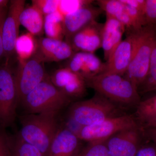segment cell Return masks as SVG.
Returning <instances> with one entry per match:
<instances>
[{
  "instance_id": "ac0fdd59",
  "label": "cell",
  "mask_w": 156,
  "mask_h": 156,
  "mask_svg": "<svg viewBox=\"0 0 156 156\" xmlns=\"http://www.w3.org/2000/svg\"><path fill=\"white\" fill-rule=\"evenodd\" d=\"M126 30V27L122 23L115 18L106 15V20L102 29L101 44L105 61L108 60L122 41V38Z\"/></svg>"
},
{
  "instance_id": "cb8c5ba5",
  "label": "cell",
  "mask_w": 156,
  "mask_h": 156,
  "mask_svg": "<svg viewBox=\"0 0 156 156\" xmlns=\"http://www.w3.org/2000/svg\"><path fill=\"white\" fill-rule=\"evenodd\" d=\"M139 89L143 93L156 90V40L151 56L147 76L138 90Z\"/></svg>"
},
{
  "instance_id": "d6a6232c",
  "label": "cell",
  "mask_w": 156,
  "mask_h": 156,
  "mask_svg": "<svg viewBox=\"0 0 156 156\" xmlns=\"http://www.w3.org/2000/svg\"><path fill=\"white\" fill-rule=\"evenodd\" d=\"M146 0H121L125 5L135 8L144 14Z\"/></svg>"
},
{
  "instance_id": "6da1fadb",
  "label": "cell",
  "mask_w": 156,
  "mask_h": 156,
  "mask_svg": "<svg viewBox=\"0 0 156 156\" xmlns=\"http://www.w3.org/2000/svg\"><path fill=\"white\" fill-rule=\"evenodd\" d=\"M59 112H45L21 116V128L17 136L48 156L50 144L61 127L58 123Z\"/></svg>"
},
{
  "instance_id": "30bf717a",
  "label": "cell",
  "mask_w": 156,
  "mask_h": 156,
  "mask_svg": "<svg viewBox=\"0 0 156 156\" xmlns=\"http://www.w3.org/2000/svg\"><path fill=\"white\" fill-rule=\"evenodd\" d=\"M24 0H11L3 26L4 57L9 59L15 53V46L19 37L20 16L25 8Z\"/></svg>"
},
{
  "instance_id": "e0dca14e",
  "label": "cell",
  "mask_w": 156,
  "mask_h": 156,
  "mask_svg": "<svg viewBox=\"0 0 156 156\" xmlns=\"http://www.w3.org/2000/svg\"><path fill=\"white\" fill-rule=\"evenodd\" d=\"M80 141L75 134L60 127L50 144L48 156H75L81 149Z\"/></svg>"
},
{
  "instance_id": "4dcf8cb0",
  "label": "cell",
  "mask_w": 156,
  "mask_h": 156,
  "mask_svg": "<svg viewBox=\"0 0 156 156\" xmlns=\"http://www.w3.org/2000/svg\"><path fill=\"white\" fill-rule=\"evenodd\" d=\"M134 156H156V144L151 143L141 146Z\"/></svg>"
},
{
  "instance_id": "f1b7e54d",
  "label": "cell",
  "mask_w": 156,
  "mask_h": 156,
  "mask_svg": "<svg viewBox=\"0 0 156 156\" xmlns=\"http://www.w3.org/2000/svg\"><path fill=\"white\" fill-rule=\"evenodd\" d=\"M144 18V26L156 25V0H146Z\"/></svg>"
},
{
  "instance_id": "83f0119b",
  "label": "cell",
  "mask_w": 156,
  "mask_h": 156,
  "mask_svg": "<svg viewBox=\"0 0 156 156\" xmlns=\"http://www.w3.org/2000/svg\"><path fill=\"white\" fill-rule=\"evenodd\" d=\"M32 3L45 17L58 11L59 0H32Z\"/></svg>"
},
{
  "instance_id": "d6986e66",
  "label": "cell",
  "mask_w": 156,
  "mask_h": 156,
  "mask_svg": "<svg viewBox=\"0 0 156 156\" xmlns=\"http://www.w3.org/2000/svg\"><path fill=\"white\" fill-rule=\"evenodd\" d=\"M20 24L34 36L44 33V17L33 5L23 10L20 16Z\"/></svg>"
},
{
  "instance_id": "484cf974",
  "label": "cell",
  "mask_w": 156,
  "mask_h": 156,
  "mask_svg": "<svg viewBox=\"0 0 156 156\" xmlns=\"http://www.w3.org/2000/svg\"><path fill=\"white\" fill-rule=\"evenodd\" d=\"M75 156H110L105 141L89 142Z\"/></svg>"
},
{
  "instance_id": "ba28073f",
  "label": "cell",
  "mask_w": 156,
  "mask_h": 156,
  "mask_svg": "<svg viewBox=\"0 0 156 156\" xmlns=\"http://www.w3.org/2000/svg\"><path fill=\"white\" fill-rule=\"evenodd\" d=\"M19 104L14 73L7 63L0 66V125L5 128L13 124Z\"/></svg>"
},
{
  "instance_id": "9c48e42d",
  "label": "cell",
  "mask_w": 156,
  "mask_h": 156,
  "mask_svg": "<svg viewBox=\"0 0 156 156\" xmlns=\"http://www.w3.org/2000/svg\"><path fill=\"white\" fill-rule=\"evenodd\" d=\"M143 134L140 126L126 129L105 141L110 156H134L141 146Z\"/></svg>"
},
{
  "instance_id": "8992f818",
  "label": "cell",
  "mask_w": 156,
  "mask_h": 156,
  "mask_svg": "<svg viewBox=\"0 0 156 156\" xmlns=\"http://www.w3.org/2000/svg\"><path fill=\"white\" fill-rule=\"evenodd\" d=\"M138 124L133 115H121L83 126L76 136L81 140L88 143L105 141L118 132L139 126Z\"/></svg>"
},
{
  "instance_id": "277c9868",
  "label": "cell",
  "mask_w": 156,
  "mask_h": 156,
  "mask_svg": "<svg viewBox=\"0 0 156 156\" xmlns=\"http://www.w3.org/2000/svg\"><path fill=\"white\" fill-rule=\"evenodd\" d=\"M121 110L117 104L97 93L88 100L72 104L69 109L67 118L83 127L121 115L119 114Z\"/></svg>"
},
{
  "instance_id": "8fae6325",
  "label": "cell",
  "mask_w": 156,
  "mask_h": 156,
  "mask_svg": "<svg viewBox=\"0 0 156 156\" xmlns=\"http://www.w3.org/2000/svg\"><path fill=\"white\" fill-rule=\"evenodd\" d=\"M50 77L53 85L71 100L83 97L87 93L85 80L67 67L56 70Z\"/></svg>"
},
{
  "instance_id": "7a4b0ae2",
  "label": "cell",
  "mask_w": 156,
  "mask_h": 156,
  "mask_svg": "<svg viewBox=\"0 0 156 156\" xmlns=\"http://www.w3.org/2000/svg\"><path fill=\"white\" fill-rule=\"evenodd\" d=\"M86 82L87 87L116 104L136 106L140 101L138 89L124 76L102 73Z\"/></svg>"
},
{
  "instance_id": "d4e9b609",
  "label": "cell",
  "mask_w": 156,
  "mask_h": 156,
  "mask_svg": "<svg viewBox=\"0 0 156 156\" xmlns=\"http://www.w3.org/2000/svg\"><path fill=\"white\" fill-rule=\"evenodd\" d=\"M12 154L13 156H45L37 147L17 135L12 139Z\"/></svg>"
},
{
  "instance_id": "836d02e7",
  "label": "cell",
  "mask_w": 156,
  "mask_h": 156,
  "mask_svg": "<svg viewBox=\"0 0 156 156\" xmlns=\"http://www.w3.org/2000/svg\"><path fill=\"white\" fill-rule=\"evenodd\" d=\"M142 130L144 137L149 141L156 144V128H143Z\"/></svg>"
},
{
  "instance_id": "9a60e30c",
  "label": "cell",
  "mask_w": 156,
  "mask_h": 156,
  "mask_svg": "<svg viewBox=\"0 0 156 156\" xmlns=\"http://www.w3.org/2000/svg\"><path fill=\"white\" fill-rule=\"evenodd\" d=\"M66 67L86 81L103 73L105 64L94 53L78 52L69 59Z\"/></svg>"
},
{
  "instance_id": "44dd1931",
  "label": "cell",
  "mask_w": 156,
  "mask_h": 156,
  "mask_svg": "<svg viewBox=\"0 0 156 156\" xmlns=\"http://www.w3.org/2000/svg\"><path fill=\"white\" fill-rule=\"evenodd\" d=\"M36 41L34 36L30 33L23 34L17 39L15 46V53L19 60H24L31 58L36 50Z\"/></svg>"
},
{
  "instance_id": "5bb4252c",
  "label": "cell",
  "mask_w": 156,
  "mask_h": 156,
  "mask_svg": "<svg viewBox=\"0 0 156 156\" xmlns=\"http://www.w3.org/2000/svg\"><path fill=\"white\" fill-rule=\"evenodd\" d=\"M34 54L43 62H59L69 59L74 54L71 46L63 40L41 37L36 41Z\"/></svg>"
},
{
  "instance_id": "4fadbf2b",
  "label": "cell",
  "mask_w": 156,
  "mask_h": 156,
  "mask_svg": "<svg viewBox=\"0 0 156 156\" xmlns=\"http://www.w3.org/2000/svg\"><path fill=\"white\" fill-rule=\"evenodd\" d=\"M103 24L95 21L75 34L68 42L75 53H94L101 48Z\"/></svg>"
},
{
  "instance_id": "52a82bcc",
  "label": "cell",
  "mask_w": 156,
  "mask_h": 156,
  "mask_svg": "<svg viewBox=\"0 0 156 156\" xmlns=\"http://www.w3.org/2000/svg\"><path fill=\"white\" fill-rule=\"evenodd\" d=\"M44 62L35 54L26 60H19L14 76L19 104L29 93L49 77Z\"/></svg>"
},
{
  "instance_id": "1f68e13d",
  "label": "cell",
  "mask_w": 156,
  "mask_h": 156,
  "mask_svg": "<svg viewBox=\"0 0 156 156\" xmlns=\"http://www.w3.org/2000/svg\"><path fill=\"white\" fill-rule=\"evenodd\" d=\"M8 7L0 9V59L4 57V50L3 43V26L4 21L8 13Z\"/></svg>"
},
{
  "instance_id": "e575fe53",
  "label": "cell",
  "mask_w": 156,
  "mask_h": 156,
  "mask_svg": "<svg viewBox=\"0 0 156 156\" xmlns=\"http://www.w3.org/2000/svg\"><path fill=\"white\" fill-rule=\"evenodd\" d=\"M141 128H156V116L152 118L140 125Z\"/></svg>"
},
{
  "instance_id": "2e32d148",
  "label": "cell",
  "mask_w": 156,
  "mask_h": 156,
  "mask_svg": "<svg viewBox=\"0 0 156 156\" xmlns=\"http://www.w3.org/2000/svg\"><path fill=\"white\" fill-rule=\"evenodd\" d=\"M103 12L99 7H95L91 4L65 16L63 27L66 41H69L75 34L96 21Z\"/></svg>"
},
{
  "instance_id": "4316f807",
  "label": "cell",
  "mask_w": 156,
  "mask_h": 156,
  "mask_svg": "<svg viewBox=\"0 0 156 156\" xmlns=\"http://www.w3.org/2000/svg\"><path fill=\"white\" fill-rule=\"evenodd\" d=\"M93 2L89 0H59L58 11L65 17L83 7L91 5Z\"/></svg>"
},
{
  "instance_id": "603a6c76",
  "label": "cell",
  "mask_w": 156,
  "mask_h": 156,
  "mask_svg": "<svg viewBox=\"0 0 156 156\" xmlns=\"http://www.w3.org/2000/svg\"><path fill=\"white\" fill-rule=\"evenodd\" d=\"M98 7L105 12L107 16L119 20L126 13L125 5L121 0H98Z\"/></svg>"
},
{
  "instance_id": "5b68a950",
  "label": "cell",
  "mask_w": 156,
  "mask_h": 156,
  "mask_svg": "<svg viewBox=\"0 0 156 156\" xmlns=\"http://www.w3.org/2000/svg\"><path fill=\"white\" fill-rule=\"evenodd\" d=\"M51 83L50 77L43 81L20 103L26 114L59 112L71 101Z\"/></svg>"
},
{
  "instance_id": "7402d4cb",
  "label": "cell",
  "mask_w": 156,
  "mask_h": 156,
  "mask_svg": "<svg viewBox=\"0 0 156 156\" xmlns=\"http://www.w3.org/2000/svg\"><path fill=\"white\" fill-rule=\"evenodd\" d=\"M136 121L140 125L156 116V95L145 100L140 101L135 113Z\"/></svg>"
},
{
  "instance_id": "d590c367",
  "label": "cell",
  "mask_w": 156,
  "mask_h": 156,
  "mask_svg": "<svg viewBox=\"0 0 156 156\" xmlns=\"http://www.w3.org/2000/svg\"><path fill=\"white\" fill-rule=\"evenodd\" d=\"M9 2L8 0H0V9L8 7Z\"/></svg>"
},
{
  "instance_id": "f546056e",
  "label": "cell",
  "mask_w": 156,
  "mask_h": 156,
  "mask_svg": "<svg viewBox=\"0 0 156 156\" xmlns=\"http://www.w3.org/2000/svg\"><path fill=\"white\" fill-rule=\"evenodd\" d=\"M0 156H13L12 139L0 128Z\"/></svg>"
},
{
  "instance_id": "7c38bea8",
  "label": "cell",
  "mask_w": 156,
  "mask_h": 156,
  "mask_svg": "<svg viewBox=\"0 0 156 156\" xmlns=\"http://www.w3.org/2000/svg\"><path fill=\"white\" fill-rule=\"evenodd\" d=\"M125 40L118 45L107 61L103 73L124 76L132 59L134 44V31L128 32Z\"/></svg>"
},
{
  "instance_id": "ffe728a7",
  "label": "cell",
  "mask_w": 156,
  "mask_h": 156,
  "mask_svg": "<svg viewBox=\"0 0 156 156\" xmlns=\"http://www.w3.org/2000/svg\"><path fill=\"white\" fill-rule=\"evenodd\" d=\"M64 17L58 11L44 17V32L50 38L63 40L65 37L63 20Z\"/></svg>"
},
{
  "instance_id": "3957f363",
  "label": "cell",
  "mask_w": 156,
  "mask_h": 156,
  "mask_svg": "<svg viewBox=\"0 0 156 156\" xmlns=\"http://www.w3.org/2000/svg\"><path fill=\"white\" fill-rule=\"evenodd\" d=\"M134 44L131 63L124 76L138 89L145 80L154 44L156 25L144 26L134 30Z\"/></svg>"
}]
</instances>
